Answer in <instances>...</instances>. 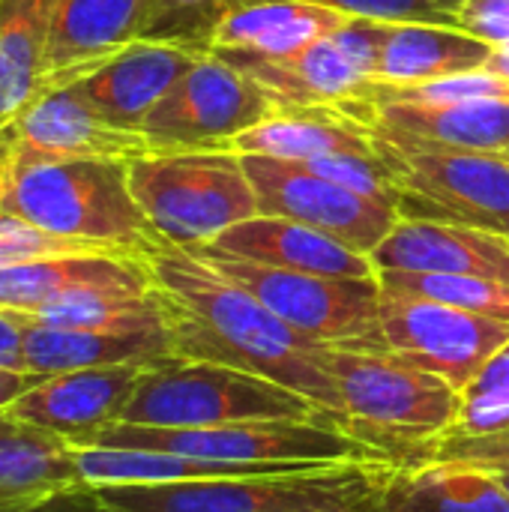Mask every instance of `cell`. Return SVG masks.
<instances>
[{"label":"cell","mask_w":509,"mask_h":512,"mask_svg":"<svg viewBox=\"0 0 509 512\" xmlns=\"http://www.w3.org/2000/svg\"><path fill=\"white\" fill-rule=\"evenodd\" d=\"M378 270H408V273H450V276H480L509 285V240L501 234L444 222L399 216L396 228L369 255Z\"/></svg>","instance_id":"2e32d148"},{"label":"cell","mask_w":509,"mask_h":512,"mask_svg":"<svg viewBox=\"0 0 509 512\" xmlns=\"http://www.w3.org/2000/svg\"><path fill=\"white\" fill-rule=\"evenodd\" d=\"M312 171H318L321 177L366 195L372 201L399 207L402 204V192L393 180V174L387 171V165L378 159V153H333V156H321L306 162Z\"/></svg>","instance_id":"1f68e13d"},{"label":"cell","mask_w":509,"mask_h":512,"mask_svg":"<svg viewBox=\"0 0 509 512\" xmlns=\"http://www.w3.org/2000/svg\"><path fill=\"white\" fill-rule=\"evenodd\" d=\"M351 15L312 0H246L213 33V54L282 60L333 36Z\"/></svg>","instance_id":"44dd1931"},{"label":"cell","mask_w":509,"mask_h":512,"mask_svg":"<svg viewBox=\"0 0 509 512\" xmlns=\"http://www.w3.org/2000/svg\"><path fill=\"white\" fill-rule=\"evenodd\" d=\"M456 27L489 42H509V0H459L456 3Z\"/></svg>","instance_id":"d590c367"},{"label":"cell","mask_w":509,"mask_h":512,"mask_svg":"<svg viewBox=\"0 0 509 512\" xmlns=\"http://www.w3.org/2000/svg\"><path fill=\"white\" fill-rule=\"evenodd\" d=\"M153 276L144 258L114 252H72L0 270V312L36 315L90 294H147Z\"/></svg>","instance_id":"4fadbf2b"},{"label":"cell","mask_w":509,"mask_h":512,"mask_svg":"<svg viewBox=\"0 0 509 512\" xmlns=\"http://www.w3.org/2000/svg\"><path fill=\"white\" fill-rule=\"evenodd\" d=\"M144 369L147 366H105L48 375L6 411L81 447L120 423Z\"/></svg>","instance_id":"5bb4252c"},{"label":"cell","mask_w":509,"mask_h":512,"mask_svg":"<svg viewBox=\"0 0 509 512\" xmlns=\"http://www.w3.org/2000/svg\"><path fill=\"white\" fill-rule=\"evenodd\" d=\"M234 153L312 162L333 153H375L369 123L339 108H276L264 123L243 132Z\"/></svg>","instance_id":"cb8c5ba5"},{"label":"cell","mask_w":509,"mask_h":512,"mask_svg":"<svg viewBox=\"0 0 509 512\" xmlns=\"http://www.w3.org/2000/svg\"><path fill=\"white\" fill-rule=\"evenodd\" d=\"M12 141L54 153V156H96L123 159L150 156L153 147L141 132L111 126L87 99H81L69 84L45 87L9 126Z\"/></svg>","instance_id":"ac0fdd59"},{"label":"cell","mask_w":509,"mask_h":512,"mask_svg":"<svg viewBox=\"0 0 509 512\" xmlns=\"http://www.w3.org/2000/svg\"><path fill=\"white\" fill-rule=\"evenodd\" d=\"M3 213L96 252L147 258L165 243L135 201L123 159L54 156L12 141Z\"/></svg>","instance_id":"7a4b0ae2"},{"label":"cell","mask_w":509,"mask_h":512,"mask_svg":"<svg viewBox=\"0 0 509 512\" xmlns=\"http://www.w3.org/2000/svg\"><path fill=\"white\" fill-rule=\"evenodd\" d=\"M219 57L249 72L279 108H339L357 117L366 108L369 90L375 84L333 36L282 60H258L237 54Z\"/></svg>","instance_id":"d6986e66"},{"label":"cell","mask_w":509,"mask_h":512,"mask_svg":"<svg viewBox=\"0 0 509 512\" xmlns=\"http://www.w3.org/2000/svg\"><path fill=\"white\" fill-rule=\"evenodd\" d=\"M384 512H509V492L471 465H396Z\"/></svg>","instance_id":"83f0119b"},{"label":"cell","mask_w":509,"mask_h":512,"mask_svg":"<svg viewBox=\"0 0 509 512\" xmlns=\"http://www.w3.org/2000/svg\"><path fill=\"white\" fill-rule=\"evenodd\" d=\"M246 0H153L141 39L174 42L210 54V42L225 15Z\"/></svg>","instance_id":"f546056e"},{"label":"cell","mask_w":509,"mask_h":512,"mask_svg":"<svg viewBox=\"0 0 509 512\" xmlns=\"http://www.w3.org/2000/svg\"><path fill=\"white\" fill-rule=\"evenodd\" d=\"M0 369L27 372L24 369V324L6 312H0Z\"/></svg>","instance_id":"f35d334b"},{"label":"cell","mask_w":509,"mask_h":512,"mask_svg":"<svg viewBox=\"0 0 509 512\" xmlns=\"http://www.w3.org/2000/svg\"><path fill=\"white\" fill-rule=\"evenodd\" d=\"M366 123L378 159L402 192L399 216L462 222L509 240V153L438 147Z\"/></svg>","instance_id":"52a82bcc"},{"label":"cell","mask_w":509,"mask_h":512,"mask_svg":"<svg viewBox=\"0 0 509 512\" xmlns=\"http://www.w3.org/2000/svg\"><path fill=\"white\" fill-rule=\"evenodd\" d=\"M72 486H84L72 444L0 411V498L39 501Z\"/></svg>","instance_id":"4316f807"},{"label":"cell","mask_w":509,"mask_h":512,"mask_svg":"<svg viewBox=\"0 0 509 512\" xmlns=\"http://www.w3.org/2000/svg\"><path fill=\"white\" fill-rule=\"evenodd\" d=\"M507 153H509V147H507Z\"/></svg>","instance_id":"bcb514c9"},{"label":"cell","mask_w":509,"mask_h":512,"mask_svg":"<svg viewBox=\"0 0 509 512\" xmlns=\"http://www.w3.org/2000/svg\"><path fill=\"white\" fill-rule=\"evenodd\" d=\"M42 381V375L33 372H12V369H0V411H6L15 399H21L30 387H36Z\"/></svg>","instance_id":"ab89813d"},{"label":"cell","mask_w":509,"mask_h":512,"mask_svg":"<svg viewBox=\"0 0 509 512\" xmlns=\"http://www.w3.org/2000/svg\"><path fill=\"white\" fill-rule=\"evenodd\" d=\"M150 9L153 0H57L45 87L78 78L138 42Z\"/></svg>","instance_id":"ffe728a7"},{"label":"cell","mask_w":509,"mask_h":512,"mask_svg":"<svg viewBox=\"0 0 509 512\" xmlns=\"http://www.w3.org/2000/svg\"><path fill=\"white\" fill-rule=\"evenodd\" d=\"M24 512H114L90 486H72L63 492H54L48 498H39Z\"/></svg>","instance_id":"74e56055"},{"label":"cell","mask_w":509,"mask_h":512,"mask_svg":"<svg viewBox=\"0 0 509 512\" xmlns=\"http://www.w3.org/2000/svg\"><path fill=\"white\" fill-rule=\"evenodd\" d=\"M360 120L456 150L507 153L509 99L459 102H366Z\"/></svg>","instance_id":"603a6c76"},{"label":"cell","mask_w":509,"mask_h":512,"mask_svg":"<svg viewBox=\"0 0 509 512\" xmlns=\"http://www.w3.org/2000/svg\"><path fill=\"white\" fill-rule=\"evenodd\" d=\"M201 258L210 261L222 276L246 288L252 297H258L276 318L291 324L297 333L348 351H387L378 327V306H381L378 276L339 279V276L276 270V267L234 261V258H210V255Z\"/></svg>","instance_id":"9c48e42d"},{"label":"cell","mask_w":509,"mask_h":512,"mask_svg":"<svg viewBox=\"0 0 509 512\" xmlns=\"http://www.w3.org/2000/svg\"><path fill=\"white\" fill-rule=\"evenodd\" d=\"M57 0H0V132L42 93Z\"/></svg>","instance_id":"484cf974"},{"label":"cell","mask_w":509,"mask_h":512,"mask_svg":"<svg viewBox=\"0 0 509 512\" xmlns=\"http://www.w3.org/2000/svg\"><path fill=\"white\" fill-rule=\"evenodd\" d=\"M30 504H36V501H3L0 498V512H24Z\"/></svg>","instance_id":"ee69618b"},{"label":"cell","mask_w":509,"mask_h":512,"mask_svg":"<svg viewBox=\"0 0 509 512\" xmlns=\"http://www.w3.org/2000/svg\"><path fill=\"white\" fill-rule=\"evenodd\" d=\"M486 72H492V75H498V78L509 81V42H504V45H498V48H495L492 60L486 63Z\"/></svg>","instance_id":"60d3db41"},{"label":"cell","mask_w":509,"mask_h":512,"mask_svg":"<svg viewBox=\"0 0 509 512\" xmlns=\"http://www.w3.org/2000/svg\"><path fill=\"white\" fill-rule=\"evenodd\" d=\"M432 462H438V465H471V468H489V465L509 462V429L492 432V435L447 432L444 438L423 447L405 465L414 468V465H432Z\"/></svg>","instance_id":"d6a6232c"},{"label":"cell","mask_w":509,"mask_h":512,"mask_svg":"<svg viewBox=\"0 0 509 512\" xmlns=\"http://www.w3.org/2000/svg\"><path fill=\"white\" fill-rule=\"evenodd\" d=\"M321 360L342 399V432L378 450L393 465L411 462L459 420V390L390 351L324 345Z\"/></svg>","instance_id":"277c9868"},{"label":"cell","mask_w":509,"mask_h":512,"mask_svg":"<svg viewBox=\"0 0 509 512\" xmlns=\"http://www.w3.org/2000/svg\"><path fill=\"white\" fill-rule=\"evenodd\" d=\"M129 186L156 234L180 249H201L258 216L255 186L234 150L138 156L129 162Z\"/></svg>","instance_id":"8992f818"},{"label":"cell","mask_w":509,"mask_h":512,"mask_svg":"<svg viewBox=\"0 0 509 512\" xmlns=\"http://www.w3.org/2000/svg\"><path fill=\"white\" fill-rule=\"evenodd\" d=\"M384 291L408 294L420 300H435L453 309L486 315L509 324V285L480 276H450V273H408V270H378Z\"/></svg>","instance_id":"f1b7e54d"},{"label":"cell","mask_w":509,"mask_h":512,"mask_svg":"<svg viewBox=\"0 0 509 512\" xmlns=\"http://www.w3.org/2000/svg\"><path fill=\"white\" fill-rule=\"evenodd\" d=\"M261 420L330 423L312 399L276 381L231 366L183 357L147 366L120 417V423L159 429H204Z\"/></svg>","instance_id":"5b68a950"},{"label":"cell","mask_w":509,"mask_h":512,"mask_svg":"<svg viewBox=\"0 0 509 512\" xmlns=\"http://www.w3.org/2000/svg\"><path fill=\"white\" fill-rule=\"evenodd\" d=\"M396 465L333 462L300 471L99 486L96 495L114 512H384Z\"/></svg>","instance_id":"3957f363"},{"label":"cell","mask_w":509,"mask_h":512,"mask_svg":"<svg viewBox=\"0 0 509 512\" xmlns=\"http://www.w3.org/2000/svg\"><path fill=\"white\" fill-rule=\"evenodd\" d=\"M279 105L240 66L204 54L147 114L141 135L153 153L231 150V144L264 123Z\"/></svg>","instance_id":"30bf717a"},{"label":"cell","mask_w":509,"mask_h":512,"mask_svg":"<svg viewBox=\"0 0 509 512\" xmlns=\"http://www.w3.org/2000/svg\"><path fill=\"white\" fill-rule=\"evenodd\" d=\"M390 27L387 21H369V18H354L348 21L345 27H339L333 33V39L345 48V54L375 81V66H378V57H381V48L390 36Z\"/></svg>","instance_id":"8d00e7d4"},{"label":"cell","mask_w":509,"mask_h":512,"mask_svg":"<svg viewBox=\"0 0 509 512\" xmlns=\"http://www.w3.org/2000/svg\"><path fill=\"white\" fill-rule=\"evenodd\" d=\"M90 444L117 450L174 453L186 459L225 465H333L387 459L324 420H261L204 429L114 423L105 432H99Z\"/></svg>","instance_id":"ba28073f"},{"label":"cell","mask_w":509,"mask_h":512,"mask_svg":"<svg viewBox=\"0 0 509 512\" xmlns=\"http://www.w3.org/2000/svg\"><path fill=\"white\" fill-rule=\"evenodd\" d=\"M204 54L207 51L174 42L138 39L96 69L63 84L87 99L111 126L141 132L147 114Z\"/></svg>","instance_id":"9a60e30c"},{"label":"cell","mask_w":509,"mask_h":512,"mask_svg":"<svg viewBox=\"0 0 509 512\" xmlns=\"http://www.w3.org/2000/svg\"><path fill=\"white\" fill-rule=\"evenodd\" d=\"M447 3H459V0H447Z\"/></svg>","instance_id":"f6af8a7d"},{"label":"cell","mask_w":509,"mask_h":512,"mask_svg":"<svg viewBox=\"0 0 509 512\" xmlns=\"http://www.w3.org/2000/svg\"><path fill=\"white\" fill-rule=\"evenodd\" d=\"M495 45L444 24H393L375 66V84L411 87L486 69Z\"/></svg>","instance_id":"d4e9b609"},{"label":"cell","mask_w":509,"mask_h":512,"mask_svg":"<svg viewBox=\"0 0 509 512\" xmlns=\"http://www.w3.org/2000/svg\"><path fill=\"white\" fill-rule=\"evenodd\" d=\"M210 258H234V261H252L276 270H294V273H312V276H339V279H369L378 276L369 255H360L348 249L345 243L282 216H252L225 234H219L213 243L201 249H189Z\"/></svg>","instance_id":"e0dca14e"},{"label":"cell","mask_w":509,"mask_h":512,"mask_svg":"<svg viewBox=\"0 0 509 512\" xmlns=\"http://www.w3.org/2000/svg\"><path fill=\"white\" fill-rule=\"evenodd\" d=\"M240 162L255 186L261 216L303 222L360 255H372L399 222V207L357 195L321 177L306 162L252 153L240 156Z\"/></svg>","instance_id":"7c38bea8"},{"label":"cell","mask_w":509,"mask_h":512,"mask_svg":"<svg viewBox=\"0 0 509 512\" xmlns=\"http://www.w3.org/2000/svg\"><path fill=\"white\" fill-rule=\"evenodd\" d=\"M378 327L393 357L444 378L459 393L509 342L507 321L381 288Z\"/></svg>","instance_id":"8fae6325"},{"label":"cell","mask_w":509,"mask_h":512,"mask_svg":"<svg viewBox=\"0 0 509 512\" xmlns=\"http://www.w3.org/2000/svg\"><path fill=\"white\" fill-rule=\"evenodd\" d=\"M351 18L387 24H444L456 27V3L447 0H312Z\"/></svg>","instance_id":"836d02e7"},{"label":"cell","mask_w":509,"mask_h":512,"mask_svg":"<svg viewBox=\"0 0 509 512\" xmlns=\"http://www.w3.org/2000/svg\"><path fill=\"white\" fill-rule=\"evenodd\" d=\"M165 300L174 354L276 381L312 399L342 429L345 411L315 342L276 318L258 297L222 276L201 255L162 243L144 258Z\"/></svg>","instance_id":"6da1fadb"},{"label":"cell","mask_w":509,"mask_h":512,"mask_svg":"<svg viewBox=\"0 0 509 512\" xmlns=\"http://www.w3.org/2000/svg\"><path fill=\"white\" fill-rule=\"evenodd\" d=\"M174 357L168 327L57 330L24 324V369L42 378L105 366H159Z\"/></svg>","instance_id":"7402d4cb"},{"label":"cell","mask_w":509,"mask_h":512,"mask_svg":"<svg viewBox=\"0 0 509 512\" xmlns=\"http://www.w3.org/2000/svg\"><path fill=\"white\" fill-rule=\"evenodd\" d=\"M483 471H489L504 489L509 492V462H501V465H489V468H483Z\"/></svg>","instance_id":"7bdbcfd3"},{"label":"cell","mask_w":509,"mask_h":512,"mask_svg":"<svg viewBox=\"0 0 509 512\" xmlns=\"http://www.w3.org/2000/svg\"><path fill=\"white\" fill-rule=\"evenodd\" d=\"M459 396V420L450 432L492 435L509 429V342L489 357Z\"/></svg>","instance_id":"4dcf8cb0"},{"label":"cell","mask_w":509,"mask_h":512,"mask_svg":"<svg viewBox=\"0 0 509 512\" xmlns=\"http://www.w3.org/2000/svg\"><path fill=\"white\" fill-rule=\"evenodd\" d=\"M9 144H12V138H9V132L3 129V132H0V213H3V183H6V162H9Z\"/></svg>","instance_id":"b9f144b4"},{"label":"cell","mask_w":509,"mask_h":512,"mask_svg":"<svg viewBox=\"0 0 509 512\" xmlns=\"http://www.w3.org/2000/svg\"><path fill=\"white\" fill-rule=\"evenodd\" d=\"M72 252H96V249L54 237V234H48V231H42V228H36L18 216L0 213V270L24 264V261L51 258V255H72Z\"/></svg>","instance_id":"e575fe53"}]
</instances>
